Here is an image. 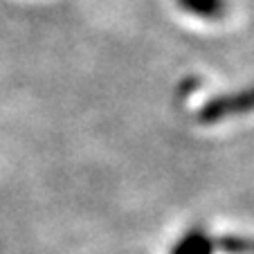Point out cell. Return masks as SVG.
<instances>
[{
	"label": "cell",
	"instance_id": "obj_3",
	"mask_svg": "<svg viewBox=\"0 0 254 254\" xmlns=\"http://www.w3.org/2000/svg\"><path fill=\"white\" fill-rule=\"evenodd\" d=\"M171 254H214V245H211V236H205L200 232L185 236L180 243L173 248Z\"/></svg>",
	"mask_w": 254,
	"mask_h": 254
},
{
	"label": "cell",
	"instance_id": "obj_2",
	"mask_svg": "<svg viewBox=\"0 0 254 254\" xmlns=\"http://www.w3.org/2000/svg\"><path fill=\"white\" fill-rule=\"evenodd\" d=\"M211 245L214 250H221L225 254H254V239H245V236H211Z\"/></svg>",
	"mask_w": 254,
	"mask_h": 254
},
{
	"label": "cell",
	"instance_id": "obj_4",
	"mask_svg": "<svg viewBox=\"0 0 254 254\" xmlns=\"http://www.w3.org/2000/svg\"><path fill=\"white\" fill-rule=\"evenodd\" d=\"M223 0H180V5L185 9H189L191 14L198 16H214L216 11L221 9Z\"/></svg>",
	"mask_w": 254,
	"mask_h": 254
},
{
	"label": "cell",
	"instance_id": "obj_1",
	"mask_svg": "<svg viewBox=\"0 0 254 254\" xmlns=\"http://www.w3.org/2000/svg\"><path fill=\"white\" fill-rule=\"evenodd\" d=\"M250 111H254V86L209 99L198 111V122H202V124H216V122L227 120L232 115H243V113H250Z\"/></svg>",
	"mask_w": 254,
	"mask_h": 254
}]
</instances>
